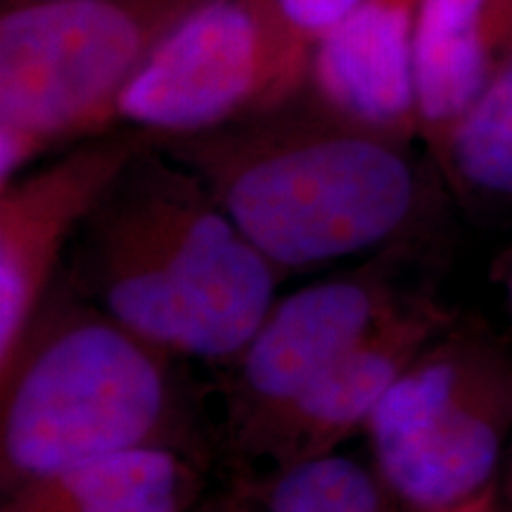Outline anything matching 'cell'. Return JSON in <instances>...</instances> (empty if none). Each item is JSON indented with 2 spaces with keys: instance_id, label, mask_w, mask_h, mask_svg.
<instances>
[{
  "instance_id": "cell-1",
  "label": "cell",
  "mask_w": 512,
  "mask_h": 512,
  "mask_svg": "<svg viewBox=\"0 0 512 512\" xmlns=\"http://www.w3.org/2000/svg\"><path fill=\"white\" fill-rule=\"evenodd\" d=\"M283 275L408 249L448 190L437 166L396 140L325 112L302 93L207 133L157 138Z\"/></svg>"
},
{
  "instance_id": "cell-2",
  "label": "cell",
  "mask_w": 512,
  "mask_h": 512,
  "mask_svg": "<svg viewBox=\"0 0 512 512\" xmlns=\"http://www.w3.org/2000/svg\"><path fill=\"white\" fill-rule=\"evenodd\" d=\"M60 275L166 354L219 366L245 347L285 278L157 138L83 223Z\"/></svg>"
},
{
  "instance_id": "cell-3",
  "label": "cell",
  "mask_w": 512,
  "mask_h": 512,
  "mask_svg": "<svg viewBox=\"0 0 512 512\" xmlns=\"http://www.w3.org/2000/svg\"><path fill=\"white\" fill-rule=\"evenodd\" d=\"M178 361L57 278L0 373V460L12 486L133 448L197 446Z\"/></svg>"
},
{
  "instance_id": "cell-4",
  "label": "cell",
  "mask_w": 512,
  "mask_h": 512,
  "mask_svg": "<svg viewBox=\"0 0 512 512\" xmlns=\"http://www.w3.org/2000/svg\"><path fill=\"white\" fill-rule=\"evenodd\" d=\"M202 0H41L0 12V185L119 126L159 41Z\"/></svg>"
},
{
  "instance_id": "cell-5",
  "label": "cell",
  "mask_w": 512,
  "mask_h": 512,
  "mask_svg": "<svg viewBox=\"0 0 512 512\" xmlns=\"http://www.w3.org/2000/svg\"><path fill=\"white\" fill-rule=\"evenodd\" d=\"M377 477L411 512H501L512 446V358L456 318L366 422Z\"/></svg>"
},
{
  "instance_id": "cell-6",
  "label": "cell",
  "mask_w": 512,
  "mask_h": 512,
  "mask_svg": "<svg viewBox=\"0 0 512 512\" xmlns=\"http://www.w3.org/2000/svg\"><path fill=\"white\" fill-rule=\"evenodd\" d=\"M311 53L278 0H202L128 83L117 121L155 138L238 124L299 98Z\"/></svg>"
},
{
  "instance_id": "cell-7",
  "label": "cell",
  "mask_w": 512,
  "mask_h": 512,
  "mask_svg": "<svg viewBox=\"0 0 512 512\" xmlns=\"http://www.w3.org/2000/svg\"><path fill=\"white\" fill-rule=\"evenodd\" d=\"M401 252L408 249L375 254L354 271L275 299L245 347L223 363L228 446L252 456L275 422L399 302Z\"/></svg>"
},
{
  "instance_id": "cell-8",
  "label": "cell",
  "mask_w": 512,
  "mask_h": 512,
  "mask_svg": "<svg viewBox=\"0 0 512 512\" xmlns=\"http://www.w3.org/2000/svg\"><path fill=\"white\" fill-rule=\"evenodd\" d=\"M152 143L150 133L117 126L0 185V373L60 278L83 223Z\"/></svg>"
},
{
  "instance_id": "cell-9",
  "label": "cell",
  "mask_w": 512,
  "mask_h": 512,
  "mask_svg": "<svg viewBox=\"0 0 512 512\" xmlns=\"http://www.w3.org/2000/svg\"><path fill=\"white\" fill-rule=\"evenodd\" d=\"M456 320L425 292H406L271 427L252 458H268L275 470L335 453L366 422L420 351Z\"/></svg>"
},
{
  "instance_id": "cell-10",
  "label": "cell",
  "mask_w": 512,
  "mask_h": 512,
  "mask_svg": "<svg viewBox=\"0 0 512 512\" xmlns=\"http://www.w3.org/2000/svg\"><path fill=\"white\" fill-rule=\"evenodd\" d=\"M418 10L420 0H361L313 43L304 93L342 121L418 143Z\"/></svg>"
},
{
  "instance_id": "cell-11",
  "label": "cell",
  "mask_w": 512,
  "mask_h": 512,
  "mask_svg": "<svg viewBox=\"0 0 512 512\" xmlns=\"http://www.w3.org/2000/svg\"><path fill=\"white\" fill-rule=\"evenodd\" d=\"M510 55L512 0H420L415 100L418 140L432 162Z\"/></svg>"
},
{
  "instance_id": "cell-12",
  "label": "cell",
  "mask_w": 512,
  "mask_h": 512,
  "mask_svg": "<svg viewBox=\"0 0 512 512\" xmlns=\"http://www.w3.org/2000/svg\"><path fill=\"white\" fill-rule=\"evenodd\" d=\"M195 479L188 451L133 448L15 486L10 512H183Z\"/></svg>"
},
{
  "instance_id": "cell-13",
  "label": "cell",
  "mask_w": 512,
  "mask_h": 512,
  "mask_svg": "<svg viewBox=\"0 0 512 512\" xmlns=\"http://www.w3.org/2000/svg\"><path fill=\"white\" fill-rule=\"evenodd\" d=\"M434 166L463 204L512 209V55L453 128Z\"/></svg>"
},
{
  "instance_id": "cell-14",
  "label": "cell",
  "mask_w": 512,
  "mask_h": 512,
  "mask_svg": "<svg viewBox=\"0 0 512 512\" xmlns=\"http://www.w3.org/2000/svg\"><path fill=\"white\" fill-rule=\"evenodd\" d=\"M387 486L356 460L337 453L278 470L268 512H384Z\"/></svg>"
},
{
  "instance_id": "cell-15",
  "label": "cell",
  "mask_w": 512,
  "mask_h": 512,
  "mask_svg": "<svg viewBox=\"0 0 512 512\" xmlns=\"http://www.w3.org/2000/svg\"><path fill=\"white\" fill-rule=\"evenodd\" d=\"M287 19L313 43L335 29L361 0H278Z\"/></svg>"
},
{
  "instance_id": "cell-16",
  "label": "cell",
  "mask_w": 512,
  "mask_h": 512,
  "mask_svg": "<svg viewBox=\"0 0 512 512\" xmlns=\"http://www.w3.org/2000/svg\"><path fill=\"white\" fill-rule=\"evenodd\" d=\"M501 280H503L505 297H508V306H510V313H512V242H510V247L505 249V254H503Z\"/></svg>"
},
{
  "instance_id": "cell-17",
  "label": "cell",
  "mask_w": 512,
  "mask_h": 512,
  "mask_svg": "<svg viewBox=\"0 0 512 512\" xmlns=\"http://www.w3.org/2000/svg\"><path fill=\"white\" fill-rule=\"evenodd\" d=\"M501 512H512V446H510L508 465H505V479H503V503H501Z\"/></svg>"
},
{
  "instance_id": "cell-18",
  "label": "cell",
  "mask_w": 512,
  "mask_h": 512,
  "mask_svg": "<svg viewBox=\"0 0 512 512\" xmlns=\"http://www.w3.org/2000/svg\"><path fill=\"white\" fill-rule=\"evenodd\" d=\"M24 3H41V0H3V8H10V5H24Z\"/></svg>"
}]
</instances>
